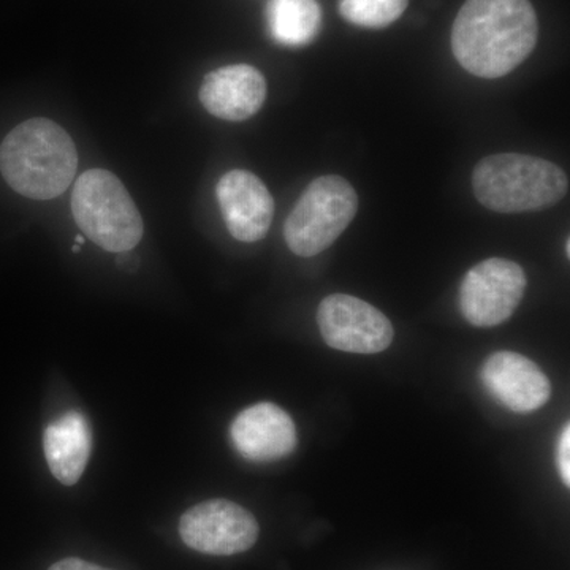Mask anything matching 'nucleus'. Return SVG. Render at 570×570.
I'll return each instance as SVG.
<instances>
[{
  "label": "nucleus",
  "instance_id": "7ed1b4c3",
  "mask_svg": "<svg viewBox=\"0 0 570 570\" xmlns=\"http://www.w3.org/2000/svg\"><path fill=\"white\" fill-rule=\"evenodd\" d=\"M472 189L480 205L497 213L542 212L568 195L569 179L557 164L504 153L475 165Z\"/></svg>",
  "mask_w": 570,
  "mask_h": 570
},
{
  "label": "nucleus",
  "instance_id": "f03ea898",
  "mask_svg": "<svg viewBox=\"0 0 570 570\" xmlns=\"http://www.w3.org/2000/svg\"><path fill=\"white\" fill-rule=\"evenodd\" d=\"M78 170L77 146L59 124L33 118L0 145V171L18 194L51 200L69 189Z\"/></svg>",
  "mask_w": 570,
  "mask_h": 570
},
{
  "label": "nucleus",
  "instance_id": "20e7f679",
  "mask_svg": "<svg viewBox=\"0 0 570 570\" xmlns=\"http://www.w3.org/2000/svg\"><path fill=\"white\" fill-rule=\"evenodd\" d=\"M71 213L82 234L108 253H127L145 234L141 214L118 176L85 171L71 193Z\"/></svg>",
  "mask_w": 570,
  "mask_h": 570
},
{
  "label": "nucleus",
  "instance_id": "9d476101",
  "mask_svg": "<svg viewBox=\"0 0 570 570\" xmlns=\"http://www.w3.org/2000/svg\"><path fill=\"white\" fill-rule=\"evenodd\" d=\"M491 396L513 412L538 411L551 396L549 377L534 362L515 352H497L480 370Z\"/></svg>",
  "mask_w": 570,
  "mask_h": 570
},
{
  "label": "nucleus",
  "instance_id": "f257e3e1",
  "mask_svg": "<svg viewBox=\"0 0 570 570\" xmlns=\"http://www.w3.org/2000/svg\"><path fill=\"white\" fill-rule=\"evenodd\" d=\"M539 22L530 0H466L452 28V51L469 73L505 77L538 43Z\"/></svg>",
  "mask_w": 570,
  "mask_h": 570
},
{
  "label": "nucleus",
  "instance_id": "aec40b11",
  "mask_svg": "<svg viewBox=\"0 0 570 570\" xmlns=\"http://www.w3.org/2000/svg\"><path fill=\"white\" fill-rule=\"evenodd\" d=\"M566 254H568V257L570 255V242L568 239V242H566Z\"/></svg>",
  "mask_w": 570,
  "mask_h": 570
},
{
  "label": "nucleus",
  "instance_id": "2eb2a0df",
  "mask_svg": "<svg viewBox=\"0 0 570 570\" xmlns=\"http://www.w3.org/2000/svg\"><path fill=\"white\" fill-rule=\"evenodd\" d=\"M409 0H341L344 20L360 28L382 29L393 24L407 9Z\"/></svg>",
  "mask_w": 570,
  "mask_h": 570
},
{
  "label": "nucleus",
  "instance_id": "0eeeda50",
  "mask_svg": "<svg viewBox=\"0 0 570 570\" xmlns=\"http://www.w3.org/2000/svg\"><path fill=\"white\" fill-rule=\"evenodd\" d=\"M179 534L189 549L213 557H232L253 549L258 523L242 505L227 499H212L184 513Z\"/></svg>",
  "mask_w": 570,
  "mask_h": 570
},
{
  "label": "nucleus",
  "instance_id": "6ab92c4d",
  "mask_svg": "<svg viewBox=\"0 0 570 570\" xmlns=\"http://www.w3.org/2000/svg\"><path fill=\"white\" fill-rule=\"evenodd\" d=\"M75 242H77L78 246L85 245V238L82 236L78 235L77 238H75Z\"/></svg>",
  "mask_w": 570,
  "mask_h": 570
},
{
  "label": "nucleus",
  "instance_id": "4468645a",
  "mask_svg": "<svg viewBox=\"0 0 570 570\" xmlns=\"http://www.w3.org/2000/svg\"><path fill=\"white\" fill-rule=\"evenodd\" d=\"M266 24L276 43L306 47L321 32V3L318 0H268Z\"/></svg>",
  "mask_w": 570,
  "mask_h": 570
},
{
  "label": "nucleus",
  "instance_id": "dca6fc26",
  "mask_svg": "<svg viewBox=\"0 0 570 570\" xmlns=\"http://www.w3.org/2000/svg\"><path fill=\"white\" fill-rule=\"evenodd\" d=\"M558 466L566 487L570 485V428H562L560 442H558Z\"/></svg>",
  "mask_w": 570,
  "mask_h": 570
},
{
  "label": "nucleus",
  "instance_id": "9b49d317",
  "mask_svg": "<svg viewBox=\"0 0 570 570\" xmlns=\"http://www.w3.org/2000/svg\"><path fill=\"white\" fill-rule=\"evenodd\" d=\"M230 436L235 449L257 463L285 459L298 442L294 420L273 403L245 409L232 423Z\"/></svg>",
  "mask_w": 570,
  "mask_h": 570
},
{
  "label": "nucleus",
  "instance_id": "1a4fd4ad",
  "mask_svg": "<svg viewBox=\"0 0 570 570\" xmlns=\"http://www.w3.org/2000/svg\"><path fill=\"white\" fill-rule=\"evenodd\" d=\"M217 202L228 232L242 243L264 239L275 216L268 187L250 171L232 170L217 183Z\"/></svg>",
  "mask_w": 570,
  "mask_h": 570
},
{
  "label": "nucleus",
  "instance_id": "39448f33",
  "mask_svg": "<svg viewBox=\"0 0 570 570\" xmlns=\"http://www.w3.org/2000/svg\"><path fill=\"white\" fill-rule=\"evenodd\" d=\"M358 195L343 176H318L296 202L284 225L288 249L299 257L324 253L354 220Z\"/></svg>",
  "mask_w": 570,
  "mask_h": 570
},
{
  "label": "nucleus",
  "instance_id": "a211bd4d",
  "mask_svg": "<svg viewBox=\"0 0 570 570\" xmlns=\"http://www.w3.org/2000/svg\"><path fill=\"white\" fill-rule=\"evenodd\" d=\"M116 264H118L119 268L126 273H135L140 266V258L137 257L132 253V250H127V253H119L118 258H116Z\"/></svg>",
  "mask_w": 570,
  "mask_h": 570
},
{
  "label": "nucleus",
  "instance_id": "6e6552de",
  "mask_svg": "<svg viewBox=\"0 0 570 570\" xmlns=\"http://www.w3.org/2000/svg\"><path fill=\"white\" fill-rule=\"evenodd\" d=\"M317 324L330 347L348 354H379L395 336L385 314L352 295L326 296L318 306Z\"/></svg>",
  "mask_w": 570,
  "mask_h": 570
},
{
  "label": "nucleus",
  "instance_id": "f3484780",
  "mask_svg": "<svg viewBox=\"0 0 570 570\" xmlns=\"http://www.w3.org/2000/svg\"><path fill=\"white\" fill-rule=\"evenodd\" d=\"M48 570H110L100 568V566L92 564V562H88L85 560H80V558H66V560H61L55 562Z\"/></svg>",
  "mask_w": 570,
  "mask_h": 570
},
{
  "label": "nucleus",
  "instance_id": "f8f14e48",
  "mask_svg": "<svg viewBox=\"0 0 570 570\" xmlns=\"http://www.w3.org/2000/svg\"><path fill=\"white\" fill-rule=\"evenodd\" d=\"M198 97L209 115L242 122L264 107L266 80L261 70L247 63L225 66L206 75Z\"/></svg>",
  "mask_w": 570,
  "mask_h": 570
},
{
  "label": "nucleus",
  "instance_id": "423d86ee",
  "mask_svg": "<svg viewBox=\"0 0 570 570\" xmlns=\"http://www.w3.org/2000/svg\"><path fill=\"white\" fill-rule=\"evenodd\" d=\"M527 285V275L515 262L498 257L480 262L461 281V314L479 328L504 324L519 307Z\"/></svg>",
  "mask_w": 570,
  "mask_h": 570
},
{
  "label": "nucleus",
  "instance_id": "ddd939ff",
  "mask_svg": "<svg viewBox=\"0 0 570 570\" xmlns=\"http://www.w3.org/2000/svg\"><path fill=\"white\" fill-rule=\"evenodd\" d=\"M45 456L51 474L62 485L81 479L92 450L91 426L85 415L70 411L48 425L43 436Z\"/></svg>",
  "mask_w": 570,
  "mask_h": 570
}]
</instances>
